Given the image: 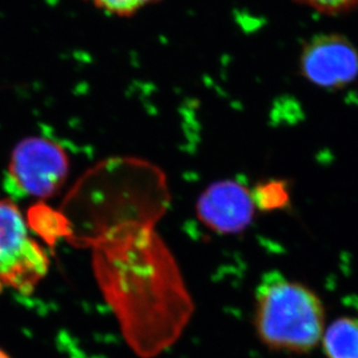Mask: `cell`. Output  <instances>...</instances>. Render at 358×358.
Returning a JSON list of instances; mask_svg holds the SVG:
<instances>
[{
  "label": "cell",
  "mask_w": 358,
  "mask_h": 358,
  "mask_svg": "<svg viewBox=\"0 0 358 358\" xmlns=\"http://www.w3.org/2000/svg\"><path fill=\"white\" fill-rule=\"evenodd\" d=\"M322 347L327 358H358V318L333 321L324 331Z\"/></svg>",
  "instance_id": "7"
},
{
  "label": "cell",
  "mask_w": 358,
  "mask_h": 358,
  "mask_svg": "<svg viewBox=\"0 0 358 358\" xmlns=\"http://www.w3.org/2000/svg\"><path fill=\"white\" fill-rule=\"evenodd\" d=\"M166 202L139 210L128 220L81 237L94 246V267L132 348L151 357L179 338L193 313L176 261L156 232Z\"/></svg>",
  "instance_id": "1"
},
{
  "label": "cell",
  "mask_w": 358,
  "mask_h": 358,
  "mask_svg": "<svg viewBox=\"0 0 358 358\" xmlns=\"http://www.w3.org/2000/svg\"><path fill=\"white\" fill-rule=\"evenodd\" d=\"M48 267L47 254L29 237L19 208L10 199H0V289L31 294Z\"/></svg>",
  "instance_id": "4"
},
{
  "label": "cell",
  "mask_w": 358,
  "mask_h": 358,
  "mask_svg": "<svg viewBox=\"0 0 358 358\" xmlns=\"http://www.w3.org/2000/svg\"><path fill=\"white\" fill-rule=\"evenodd\" d=\"M254 324L268 348L305 354L315 349L324 335V305L304 284L280 271H269L255 290Z\"/></svg>",
  "instance_id": "2"
},
{
  "label": "cell",
  "mask_w": 358,
  "mask_h": 358,
  "mask_svg": "<svg viewBox=\"0 0 358 358\" xmlns=\"http://www.w3.org/2000/svg\"><path fill=\"white\" fill-rule=\"evenodd\" d=\"M0 358H10L8 356L3 352V350H0Z\"/></svg>",
  "instance_id": "11"
},
{
  "label": "cell",
  "mask_w": 358,
  "mask_h": 358,
  "mask_svg": "<svg viewBox=\"0 0 358 358\" xmlns=\"http://www.w3.org/2000/svg\"><path fill=\"white\" fill-rule=\"evenodd\" d=\"M299 1L326 13H340L358 5V0H299Z\"/></svg>",
  "instance_id": "10"
},
{
  "label": "cell",
  "mask_w": 358,
  "mask_h": 358,
  "mask_svg": "<svg viewBox=\"0 0 358 358\" xmlns=\"http://www.w3.org/2000/svg\"><path fill=\"white\" fill-rule=\"evenodd\" d=\"M69 171L68 153L59 144L44 137H28L12 151L5 188L15 199H49L61 190Z\"/></svg>",
  "instance_id": "3"
},
{
  "label": "cell",
  "mask_w": 358,
  "mask_h": 358,
  "mask_svg": "<svg viewBox=\"0 0 358 358\" xmlns=\"http://www.w3.org/2000/svg\"><path fill=\"white\" fill-rule=\"evenodd\" d=\"M253 194L236 181H220L208 187L196 204L197 216L208 229L220 234L246 230L255 213Z\"/></svg>",
  "instance_id": "6"
},
{
  "label": "cell",
  "mask_w": 358,
  "mask_h": 358,
  "mask_svg": "<svg viewBox=\"0 0 358 358\" xmlns=\"http://www.w3.org/2000/svg\"><path fill=\"white\" fill-rule=\"evenodd\" d=\"M95 8L115 17H129L159 0H84Z\"/></svg>",
  "instance_id": "9"
},
{
  "label": "cell",
  "mask_w": 358,
  "mask_h": 358,
  "mask_svg": "<svg viewBox=\"0 0 358 358\" xmlns=\"http://www.w3.org/2000/svg\"><path fill=\"white\" fill-rule=\"evenodd\" d=\"M301 71L321 87L338 88L352 83L358 75V52L340 35H320L304 47Z\"/></svg>",
  "instance_id": "5"
},
{
  "label": "cell",
  "mask_w": 358,
  "mask_h": 358,
  "mask_svg": "<svg viewBox=\"0 0 358 358\" xmlns=\"http://www.w3.org/2000/svg\"><path fill=\"white\" fill-rule=\"evenodd\" d=\"M255 206L262 210L280 209L285 206L289 199L283 183L268 182L261 185L252 192Z\"/></svg>",
  "instance_id": "8"
}]
</instances>
